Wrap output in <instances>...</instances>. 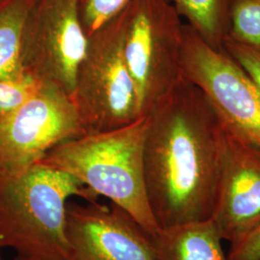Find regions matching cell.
<instances>
[{
  "mask_svg": "<svg viewBox=\"0 0 260 260\" xmlns=\"http://www.w3.org/2000/svg\"><path fill=\"white\" fill-rule=\"evenodd\" d=\"M132 0H79V17L87 37L125 9Z\"/></svg>",
  "mask_w": 260,
  "mask_h": 260,
  "instance_id": "obj_16",
  "label": "cell"
},
{
  "mask_svg": "<svg viewBox=\"0 0 260 260\" xmlns=\"http://www.w3.org/2000/svg\"><path fill=\"white\" fill-rule=\"evenodd\" d=\"M209 47L223 49L232 27L233 0H167Z\"/></svg>",
  "mask_w": 260,
  "mask_h": 260,
  "instance_id": "obj_13",
  "label": "cell"
},
{
  "mask_svg": "<svg viewBox=\"0 0 260 260\" xmlns=\"http://www.w3.org/2000/svg\"><path fill=\"white\" fill-rule=\"evenodd\" d=\"M0 260H1V257H0Z\"/></svg>",
  "mask_w": 260,
  "mask_h": 260,
  "instance_id": "obj_21",
  "label": "cell"
},
{
  "mask_svg": "<svg viewBox=\"0 0 260 260\" xmlns=\"http://www.w3.org/2000/svg\"><path fill=\"white\" fill-rule=\"evenodd\" d=\"M14 260H39L36 259V258H32V257H28V256H23V255H19L18 254L17 256H16V258Z\"/></svg>",
  "mask_w": 260,
  "mask_h": 260,
  "instance_id": "obj_19",
  "label": "cell"
},
{
  "mask_svg": "<svg viewBox=\"0 0 260 260\" xmlns=\"http://www.w3.org/2000/svg\"><path fill=\"white\" fill-rule=\"evenodd\" d=\"M71 260H156L150 237L120 207L69 204Z\"/></svg>",
  "mask_w": 260,
  "mask_h": 260,
  "instance_id": "obj_9",
  "label": "cell"
},
{
  "mask_svg": "<svg viewBox=\"0 0 260 260\" xmlns=\"http://www.w3.org/2000/svg\"><path fill=\"white\" fill-rule=\"evenodd\" d=\"M182 69L185 80L200 88L223 129L260 157V90L224 49L209 47L183 25Z\"/></svg>",
  "mask_w": 260,
  "mask_h": 260,
  "instance_id": "obj_6",
  "label": "cell"
},
{
  "mask_svg": "<svg viewBox=\"0 0 260 260\" xmlns=\"http://www.w3.org/2000/svg\"><path fill=\"white\" fill-rule=\"evenodd\" d=\"M148 117L114 129L87 132L51 149L40 163L75 177L96 195L109 199L149 237L158 230L149 206L144 141Z\"/></svg>",
  "mask_w": 260,
  "mask_h": 260,
  "instance_id": "obj_2",
  "label": "cell"
},
{
  "mask_svg": "<svg viewBox=\"0 0 260 260\" xmlns=\"http://www.w3.org/2000/svg\"><path fill=\"white\" fill-rule=\"evenodd\" d=\"M230 245L229 260H260V223Z\"/></svg>",
  "mask_w": 260,
  "mask_h": 260,
  "instance_id": "obj_18",
  "label": "cell"
},
{
  "mask_svg": "<svg viewBox=\"0 0 260 260\" xmlns=\"http://www.w3.org/2000/svg\"><path fill=\"white\" fill-rule=\"evenodd\" d=\"M39 2L40 0H3L0 3V77L24 73L23 50Z\"/></svg>",
  "mask_w": 260,
  "mask_h": 260,
  "instance_id": "obj_12",
  "label": "cell"
},
{
  "mask_svg": "<svg viewBox=\"0 0 260 260\" xmlns=\"http://www.w3.org/2000/svg\"><path fill=\"white\" fill-rule=\"evenodd\" d=\"M42 84L25 73L0 77V121L17 111L37 93Z\"/></svg>",
  "mask_w": 260,
  "mask_h": 260,
  "instance_id": "obj_15",
  "label": "cell"
},
{
  "mask_svg": "<svg viewBox=\"0 0 260 260\" xmlns=\"http://www.w3.org/2000/svg\"><path fill=\"white\" fill-rule=\"evenodd\" d=\"M123 50L136 89L141 117H147L185 81L182 19L167 0H132L121 11Z\"/></svg>",
  "mask_w": 260,
  "mask_h": 260,
  "instance_id": "obj_4",
  "label": "cell"
},
{
  "mask_svg": "<svg viewBox=\"0 0 260 260\" xmlns=\"http://www.w3.org/2000/svg\"><path fill=\"white\" fill-rule=\"evenodd\" d=\"M2 1H3V0H0V3H1V2H2Z\"/></svg>",
  "mask_w": 260,
  "mask_h": 260,
  "instance_id": "obj_20",
  "label": "cell"
},
{
  "mask_svg": "<svg viewBox=\"0 0 260 260\" xmlns=\"http://www.w3.org/2000/svg\"><path fill=\"white\" fill-rule=\"evenodd\" d=\"M228 39L246 45L260 44V0H233Z\"/></svg>",
  "mask_w": 260,
  "mask_h": 260,
  "instance_id": "obj_14",
  "label": "cell"
},
{
  "mask_svg": "<svg viewBox=\"0 0 260 260\" xmlns=\"http://www.w3.org/2000/svg\"><path fill=\"white\" fill-rule=\"evenodd\" d=\"M86 132L74 100L49 84L0 121V178L16 177L40 163L60 144Z\"/></svg>",
  "mask_w": 260,
  "mask_h": 260,
  "instance_id": "obj_7",
  "label": "cell"
},
{
  "mask_svg": "<svg viewBox=\"0 0 260 260\" xmlns=\"http://www.w3.org/2000/svg\"><path fill=\"white\" fill-rule=\"evenodd\" d=\"M211 220L230 244L260 223V157L225 130Z\"/></svg>",
  "mask_w": 260,
  "mask_h": 260,
  "instance_id": "obj_10",
  "label": "cell"
},
{
  "mask_svg": "<svg viewBox=\"0 0 260 260\" xmlns=\"http://www.w3.org/2000/svg\"><path fill=\"white\" fill-rule=\"evenodd\" d=\"M223 49L240 64L260 90V44L246 45L226 39Z\"/></svg>",
  "mask_w": 260,
  "mask_h": 260,
  "instance_id": "obj_17",
  "label": "cell"
},
{
  "mask_svg": "<svg viewBox=\"0 0 260 260\" xmlns=\"http://www.w3.org/2000/svg\"><path fill=\"white\" fill-rule=\"evenodd\" d=\"M78 5L79 0H40L22 56L24 73L72 99L88 41Z\"/></svg>",
  "mask_w": 260,
  "mask_h": 260,
  "instance_id": "obj_8",
  "label": "cell"
},
{
  "mask_svg": "<svg viewBox=\"0 0 260 260\" xmlns=\"http://www.w3.org/2000/svg\"><path fill=\"white\" fill-rule=\"evenodd\" d=\"M123 37L121 12L88 37L73 96L86 132L119 128L141 118Z\"/></svg>",
  "mask_w": 260,
  "mask_h": 260,
  "instance_id": "obj_5",
  "label": "cell"
},
{
  "mask_svg": "<svg viewBox=\"0 0 260 260\" xmlns=\"http://www.w3.org/2000/svg\"><path fill=\"white\" fill-rule=\"evenodd\" d=\"M74 197L99 199L75 177L42 163L0 178V248L39 260H71L66 226Z\"/></svg>",
  "mask_w": 260,
  "mask_h": 260,
  "instance_id": "obj_3",
  "label": "cell"
},
{
  "mask_svg": "<svg viewBox=\"0 0 260 260\" xmlns=\"http://www.w3.org/2000/svg\"><path fill=\"white\" fill-rule=\"evenodd\" d=\"M150 241L156 260H229L211 219L159 228Z\"/></svg>",
  "mask_w": 260,
  "mask_h": 260,
  "instance_id": "obj_11",
  "label": "cell"
},
{
  "mask_svg": "<svg viewBox=\"0 0 260 260\" xmlns=\"http://www.w3.org/2000/svg\"><path fill=\"white\" fill-rule=\"evenodd\" d=\"M147 117L144 172L158 226L211 219L224 134L212 105L185 80Z\"/></svg>",
  "mask_w": 260,
  "mask_h": 260,
  "instance_id": "obj_1",
  "label": "cell"
}]
</instances>
